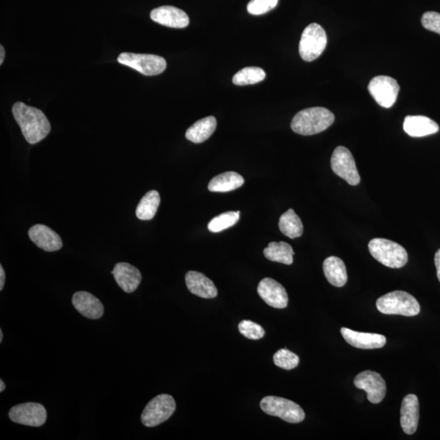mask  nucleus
<instances>
[{
	"mask_svg": "<svg viewBox=\"0 0 440 440\" xmlns=\"http://www.w3.org/2000/svg\"><path fill=\"white\" fill-rule=\"evenodd\" d=\"M341 333L344 340L352 346L360 349H378L386 345V337L378 333H360L342 328Z\"/></svg>",
	"mask_w": 440,
	"mask_h": 440,
	"instance_id": "2eb2a0df",
	"label": "nucleus"
},
{
	"mask_svg": "<svg viewBox=\"0 0 440 440\" xmlns=\"http://www.w3.org/2000/svg\"><path fill=\"white\" fill-rule=\"evenodd\" d=\"M240 219V211H229L218 215L211 220L208 225V229L211 233H220V231L231 228L238 223Z\"/></svg>",
	"mask_w": 440,
	"mask_h": 440,
	"instance_id": "c85d7f7f",
	"label": "nucleus"
},
{
	"mask_svg": "<svg viewBox=\"0 0 440 440\" xmlns=\"http://www.w3.org/2000/svg\"><path fill=\"white\" fill-rule=\"evenodd\" d=\"M9 418L17 424L39 428L47 421V410L38 403H25L13 406L9 411Z\"/></svg>",
	"mask_w": 440,
	"mask_h": 440,
	"instance_id": "9b49d317",
	"label": "nucleus"
},
{
	"mask_svg": "<svg viewBox=\"0 0 440 440\" xmlns=\"http://www.w3.org/2000/svg\"><path fill=\"white\" fill-rule=\"evenodd\" d=\"M72 303L77 311L88 319H97L103 316V304L94 294L88 292H76L73 295Z\"/></svg>",
	"mask_w": 440,
	"mask_h": 440,
	"instance_id": "a211bd4d",
	"label": "nucleus"
},
{
	"mask_svg": "<svg viewBox=\"0 0 440 440\" xmlns=\"http://www.w3.org/2000/svg\"><path fill=\"white\" fill-rule=\"evenodd\" d=\"M279 0H251L247 6L249 13L254 16L263 15L275 8Z\"/></svg>",
	"mask_w": 440,
	"mask_h": 440,
	"instance_id": "2f4dec72",
	"label": "nucleus"
},
{
	"mask_svg": "<svg viewBox=\"0 0 440 440\" xmlns=\"http://www.w3.org/2000/svg\"><path fill=\"white\" fill-rule=\"evenodd\" d=\"M6 389V383L3 382V380H0V392H3Z\"/></svg>",
	"mask_w": 440,
	"mask_h": 440,
	"instance_id": "e433bc0d",
	"label": "nucleus"
},
{
	"mask_svg": "<svg viewBox=\"0 0 440 440\" xmlns=\"http://www.w3.org/2000/svg\"><path fill=\"white\" fill-rule=\"evenodd\" d=\"M263 254L268 261L272 262L281 263L286 265H291L294 262L293 248L290 244L284 242L270 243L268 247L264 249Z\"/></svg>",
	"mask_w": 440,
	"mask_h": 440,
	"instance_id": "393cba45",
	"label": "nucleus"
},
{
	"mask_svg": "<svg viewBox=\"0 0 440 440\" xmlns=\"http://www.w3.org/2000/svg\"><path fill=\"white\" fill-rule=\"evenodd\" d=\"M323 271L326 279L336 287L344 286L347 281V273L345 263L341 258L331 256L323 263Z\"/></svg>",
	"mask_w": 440,
	"mask_h": 440,
	"instance_id": "4be33fe9",
	"label": "nucleus"
},
{
	"mask_svg": "<svg viewBox=\"0 0 440 440\" xmlns=\"http://www.w3.org/2000/svg\"><path fill=\"white\" fill-rule=\"evenodd\" d=\"M377 308L386 315L414 317L420 313V305L413 295L405 291H393L377 300Z\"/></svg>",
	"mask_w": 440,
	"mask_h": 440,
	"instance_id": "7ed1b4c3",
	"label": "nucleus"
},
{
	"mask_svg": "<svg viewBox=\"0 0 440 440\" xmlns=\"http://www.w3.org/2000/svg\"><path fill=\"white\" fill-rule=\"evenodd\" d=\"M335 115L323 107L301 110L292 120L291 128L302 136H313L326 131L335 122Z\"/></svg>",
	"mask_w": 440,
	"mask_h": 440,
	"instance_id": "f03ea898",
	"label": "nucleus"
},
{
	"mask_svg": "<svg viewBox=\"0 0 440 440\" xmlns=\"http://www.w3.org/2000/svg\"><path fill=\"white\" fill-rule=\"evenodd\" d=\"M371 256L384 266L401 268L407 262L406 249L400 244L384 238H374L369 243Z\"/></svg>",
	"mask_w": 440,
	"mask_h": 440,
	"instance_id": "20e7f679",
	"label": "nucleus"
},
{
	"mask_svg": "<svg viewBox=\"0 0 440 440\" xmlns=\"http://www.w3.org/2000/svg\"><path fill=\"white\" fill-rule=\"evenodd\" d=\"M258 294L270 307L282 309L288 305V294L279 282L272 278H264L258 285Z\"/></svg>",
	"mask_w": 440,
	"mask_h": 440,
	"instance_id": "ddd939ff",
	"label": "nucleus"
},
{
	"mask_svg": "<svg viewBox=\"0 0 440 440\" xmlns=\"http://www.w3.org/2000/svg\"><path fill=\"white\" fill-rule=\"evenodd\" d=\"M12 111L23 136L30 145L43 141L50 133L51 124L43 111L28 106L23 102L14 104Z\"/></svg>",
	"mask_w": 440,
	"mask_h": 440,
	"instance_id": "f257e3e1",
	"label": "nucleus"
},
{
	"mask_svg": "<svg viewBox=\"0 0 440 440\" xmlns=\"http://www.w3.org/2000/svg\"><path fill=\"white\" fill-rule=\"evenodd\" d=\"M244 183L242 175L234 171H228L213 178L208 184V189L214 193H227L242 187Z\"/></svg>",
	"mask_w": 440,
	"mask_h": 440,
	"instance_id": "b1692460",
	"label": "nucleus"
},
{
	"mask_svg": "<svg viewBox=\"0 0 440 440\" xmlns=\"http://www.w3.org/2000/svg\"><path fill=\"white\" fill-rule=\"evenodd\" d=\"M273 361L277 367L291 370L297 367L299 364V358L293 352L284 349L276 352L273 355Z\"/></svg>",
	"mask_w": 440,
	"mask_h": 440,
	"instance_id": "c756f323",
	"label": "nucleus"
},
{
	"mask_svg": "<svg viewBox=\"0 0 440 440\" xmlns=\"http://www.w3.org/2000/svg\"><path fill=\"white\" fill-rule=\"evenodd\" d=\"M216 126V118L213 116L198 120L187 130L185 137L187 138V140L195 143H202L212 136V134L215 131Z\"/></svg>",
	"mask_w": 440,
	"mask_h": 440,
	"instance_id": "5701e85b",
	"label": "nucleus"
},
{
	"mask_svg": "<svg viewBox=\"0 0 440 440\" xmlns=\"http://www.w3.org/2000/svg\"><path fill=\"white\" fill-rule=\"evenodd\" d=\"M185 282H186L188 290L198 297L214 299L218 295V290L214 282L201 272L189 271L185 275Z\"/></svg>",
	"mask_w": 440,
	"mask_h": 440,
	"instance_id": "aec40b11",
	"label": "nucleus"
},
{
	"mask_svg": "<svg viewBox=\"0 0 440 440\" xmlns=\"http://www.w3.org/2000/svg\"><path fill=\"white\" fill-rule=\"evenodd\" d=\"M266 78V73L259 67H245L234 76L233 82L235 85L245 86L256 85Z\"/></svg>",
	"mask_w": 440,
	"mask_h": 440,
	"instance_id": "cd10ccee",
	"label": "nucleus"
},
{
	"mask_svg": "<svg viewBox=\"0 0 440 440\" xmlns=\"http://www.w3.org/2000/svg\"><path fill=\"white\" fill-rule=\"evenodd\" d=\"M6 272L2 265H0V290H3L4 283H6Z\"/></svg>",
	"mask_w": 440,
	"mask_h": 440,
	"instance_id": "f704fd0d",
	"label": "nucleus"
},
{
	"mask_svg": "<svg viewBox=\"0 0 440 440\" xmlns=\"http://www.w3.org/2000/svg\"><path fill=\"white\" fill-rule=\"evenodd\" d=\"M112 274L120 288L127 294L135 291L142 280L141 272L128 263L116 264Z\"/></svg>",
	"mask_w": 440,
	"mask_h": 440,
	"instance_id": "f3484780",
	"label": "nucleus"
},
{
	"mask_svg": "<svg viewBox=\"0 0 440 440\" xmlns=\"http://www.w3.org/2000/svg\"><path fill=\"white\" fill-rule=\"evenodd\" d=\"M261 410L264 413L278 416L289 423H299L305 419L302 407L296 403L276 396H266L261 402Z\"/></svg>",
	"mask_w": 440,
	"mask_h": 440,
	"instance_id": "39448f33",
	"label": "nucleus"
},
{
	"mask_svg": "<svg viewBox=\"0 0 440 440\" xmlns=\"http://www.w3.org/2000/svg\"><path fill=\"white\" fill-rule=\"evenodd\" d=\"M176 409L174 398L168 394H161L151 400L143 410L142 423L147 428H155L168 421Z\"/></svg>",
	"mask_w": 440,
	"mask_h": 440,
	"instance_id": "0eeeda50",
	"label": "nucleus"
},
{
	"mask_svg": "<svg viewBox=\"0 0 440 440\" xmlns=\"http://www.w3.org/2000/svg\"><path fill=\"white\" fill-rule=\"evenodd\" d=\"M401 425L407 434H413L418 429L419 421V402L418 396L410 394L402 401Z\"/></svg>",
	"mask_w": 440,
	"mask_h": 440,
	"instance_id": "6ab92c4d",
	"label": "nucleus"
},
{
	"mask_svg": "<svg viewBox=\"0 0 440 440\" xmlns=\"http://www.w3.org/2000/svg\"><path fill=\"white\" fill-rule=\"evenodd\" d=\"M238 330L244 337L249 340H258L265 335V331L261 326L256 322L247 321V319H244L240 322Z\"/></svg>",
	"mask_w": 440,
	"mask_h": 440,
	"instance_id": "7c9ffc66",
	"label": "nucleus"
},
{
	"mask_svg": "<svg viewBox=\"0 0 440 440\" xmlns=\"http://www.w3.org/2000/svg\"><path fill=\"white\" fill-rule=\"evenodd\" d=\"M434 264L435 267H437L438 279L440 281V249L435 253Z\"/></svg>",
	"mask_w": 440,
	"mask_h": 440,
	"instance_id": "72a5a7b5",
	"label": "nucleus"
},
{
	"mask_svg": "<svg viewBox=\"0 0 440 440\" xmlns=\"http://www.w3.org/2000/svg\"><path fill=\"white\" fill-rule=\"evenodd\" d=\"M161 198L159 192L151 190L141 198L137 207L136 215L139 220H151L154 219L159 209Z\"/></svg>",
	"mask_w": 440,
	"mask_h": 440,
	"instance_id": "a878e982",
	"label": "nucleus"
},
{
	"mask_svg": "<svg viewBox=\"0 0 440 440\" xmlns=\"http://www.w3.org/2000/svg\"><path fill=\"white\" fill-rule=\"evenodd\" d=\"M151 19L160 25L183 29L189 24V18L182 9L173 6H161L152 10Z\"/></svg>",
	"mask_w": 440,
	"mask_h": 440,
	"instance_id": "dca6fc26",
	"label": "nucleus"
},
{
	"mask_svg": "<svg viewBox=\"0 0 440 440\" xmlns=\"http://www.w3.org/2000/svg\"><path fill=\"white\" fill-rule=\"evenodd\" d=\"M331 168L337 176L344 179L352 186L360 182V176L356 168L355 161L346 147H337L331 157Z\"/></svg>",
	"mask_w": 440,
	"mask_h": 440,
	"instance_id": "1a4fd4ad",
	"label": "nucleus"
},
{
	"mask_svg": "<svg viewBox=\"0 0 440 440\" xmlns=\"http://www.w3.org/2000/svg\"><path fill=\"white\" fill-rule=\"evenodd\" d=\"M327 35L325 30L317 23H312L305 28L299 43V54L305 62H313L325 51Z\"/></svg>",
	"mask_w": 440,
	"mask_h": 440,
	"instance_id": "423d86ee",
	"label": "nucleus"
},
{
	"mask_svg": "<svg viewBox=\"0 0 440 440\" xmlns=\"http://www.w3.org/2000/svg\"><path fill=\"white\" fill-rule=\"evenodd\" d=\"M369 91L377 103L383 108H391L396 103L400 86L393 78L381 76L373 78Z\"/></svg>",
	"mask_w": 440,
	"mask_h": 440,
	"instance_id": "9d476101",
	"label": "nucleus"
},
{
	"mask_svg": "<svg viewBox=\"0 0 440 440\" xmlns=\"http://www.w3.org/2000/svg\"><path fill=\"white\" fill-rule=\"evenodd\" d=\"M118 62L146 76L160 75L166 68V60L157 55L123 53L118 55Z\"/></svg>",
	"mask_w": 440,
	"mask_h": 440,
	"instance_id": "6e6552de",
	"label": "nucleus"
},
{
	"mask_svg": "<svg viewBox=\"0 0 440 440\" xmlns=\"http://www.w3.org/2000/svg\"><path fill=\"white\" fill-rule=\"evenodd\" d=\"M279 229L290 239L298 238L303 234V225L293 209H289L280 218Z\"/></svg>",
	"mask_w": 440,
	"mask_h": 440,
	"instance_id": "bb28decb",
	"label": "nucleus"
},
{
	"mask_svg": "<svg viewBox=\"0 0 440 440\" xmlns=\"http://www.w3.org/2000/svg\"><path fill=\"white\" fill-rule=\"evenodd\" d=\"M404 130L412 137H423L433 135L439 131V125L425 116H407Z\"/></svg>",
	"mask_w": 440,
	"mask_h": 440,
	"instance_id": "412c9836",
	"label": "nucleus"
},
{
	"mask_svg": "<svg viewBox=\"0 0 440 440\" xmlns=\"http://www.w3.org/2000/svg\"><path fill=\"white\" fill-rule=\"evenodd\" d=\"M356 387L367 392L368 400L372 404H379L386 396V382L379 373L366 370L361 372L354 379Z\"/></svg>",
	"mask_w": 440,
	"mask_h": 440,
	"instance_id": "f8f14e48",
	"label": "nucleus"
},
{
	"mask_svg": "<svg viewBox=\"0 0 440 440\" xmlns=\"http://www.w3.org/2000/svg\"><path fill=\"white\" fill-rule=\"evenodd\" d=\"M6 58V50H4L3 45L0 46V64H3Z\"/></svg>",
	"mask_w": 440,
	"mask_h": 440,
	"instance_id": "c9c22d12",
	"label": "nucleus"
},
{
	"mask_svg": "<svg viewBox=\"0 0 440 440\" xmlns=\"http://www.w3.org/2000/svg\"><path fill=\"white\" fill-rule=\"evenodd\" d=\"M28 234L32 242L44 252H58L63 247L61 237L48 226L34 225L31 227Z\"/></svg>",
	"mask_w": 440,
	"mask_h": 440,
	"instance_id": "4468645a",
	"label": "nucleus"
},
{
	"mask_svg": "<svg viewBox=\"0 0 440 440\" xmlns=\"http://www.w3.org/2000/svg\"><path fill=\"white\" fill-rule=\"evenodd\" d=\"M3 333L2 330H0V342H2L3 341Z\"/></svg>",
	"mask_w": 440,
	"mask_h": 440,
	"instance_id": "4c0bfd02",
	"label": "nucleus"
},
{
	"mask_svg": "<svg viewBox=\"0 0 440 440\" xmlns=\"http://www.w3.org/2000/svg\"><path fill=\"white\" fill-rule=\"evenodd\" d=\"M421 25L425 29L440 35V13L427 12L421 17Z\"/></svg>",
	"mask_w": 440,
	"mask_h": 440,
	"instance_id": "473e14b6",
	"label": "nucleus"
}]
</instances>
